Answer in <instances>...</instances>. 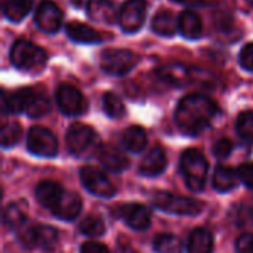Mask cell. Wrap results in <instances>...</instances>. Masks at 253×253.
<instances>
[{
  "label": "cell",
  "instance_id": "cell-1",
  "mask_svg": "<svg viewBox=\"0 0 253 253\" xmlns=\"http://www.w3.org/2000/svg\"><path fill=\"white\" fill-rule=\"evenodd\" d=\"M218 105L202 93L184 96L175 111V123L185 135H200L218 116Z\"/></svg>",
  "mask_w": 253,
  "mask_h": 253
},
{
  "label": "cell",
  "instance_id": "cell-2",
  "mask_svg": "<svg viewBox=\"0 0 253 253\" xmlns=\"http://www.w3.org/2000/svg\"><path fill=\"white\" fill-rule=\"evenodd\" d=\"M209 163L199 150H187L181 157V172L191 191H202L206 184Z\"/></svg>",
  "mask_w": 253,
  "mask_h": 253
},
{
  "label": "cell",
  "instance_id": "cell-3",
  "mask_svg": "<svg viewBox=\"0 0 253 253\" xmlns=\"http://www.w3.org/2000/svg\"><path fill=\"white\" fill-rule=\"evenodd\" d=\"M9 56H10V62L16 68L25 71L42 68L47 59L46 52L40 46L28 40H16L10 47Z\"/></svg>",
  "mask_w": 253,
  "mask_h": 253
},
{
  "label": "cell",
  "instance_id": "cell-4",
  "mask_svg": "<svg viewBox=\"0 0 253 253\" xmlns=\"http://www.w3.org/2000/svg\"><path fill=\"white\" fill-rule=\"evenodd\" d=\"M153 203L157 209L172 215H199L203 211V203L184 196H176L168 191H157L153 196Z\"/></svg>",
  "mask_w": 253,
  "mask_h": 253
},
{
  "label": "cell",
  "instance_id": "cell-5",
  "mask_svg": "<svg viewBox=\"0 0 253 253\" xmlns=\"http://www.w3.org/2000/svg\"><path fill=\"white\" fill-rule=\"evenodd\" d=\"M65 139H67L68 151L77 157L89 156L95 150L96 142H98V138L93 129L83 123L71 125L67 132Z\"/></svg>",
  "mask_w": 253,
  "mask_h": 253
},
{
  "label": "cell",
  "instance_id": "cell-6",
  "mask_svg": "<svg viewBox=\"0 0 253 253\" xmlns=\"http://www.w3.org/2000/svg\"><path fill=\"white\" fill-rule=\"evenodd\" d=\"M138 55L126 49H108L101 55L102 70L113 76H123L129 73L138 64Z\"/></svg>",
  "mask_w": 253,
  "mask_h": 253
},
{
  "label": "cell",
  "instance_id": "cell-7",
  "mask_svg": "<svg viewBox=\"0 0 253 253\" xmlns=\"http://www.w3.org/2000/svg\"><path fill=\"white\" fill-rule=\"evenodd\" d=\"M27 147L30 153L39 157H55L58 153V141L55 135L42 126H34L27 135Z\"/></svg>",
  "mask_w": 253,
  "mask_h": 253
},
{
  "label": "cell",
  "instance_id": "cell-8",
  "mask_svg": "<svg viewBox=\"0 0 253 253\" xmlns=\"http://www.w3.org/2000/svg\"><path fill=\"white\" fill-rule=\"evenodd\" d=\"M80 179L87 191H90L93 196L98 197H113L116 194V187L113 182L107 178V175L92 166H84L80 169Z\"/></svg>",
  "mask_w": 253,
  "mask_h": 253
},
{
  "label": "cell",
  "instance_id": "cell-9",
  "mask_svg": "<svg viewBox=\"0 0 253 253\" xmlns=\"http://www.w3.org/2000/svg\"><path fill=\"white\" fill-rule=\"evenodd\" d=\"M147 1L145 0H126L119 10L120 27L126 33H136L145 21Z\"/></svg>",
  "mask_w": 253,
  "mask_h": 253
},
{
  "label": "cell",
  "instance_id": "cell-10",
  "mask_svg": "<svg viewBox=\"0 0 253 253\" xmlns=\"http://www.w3.org/2000/svg\"><path fill=\"white\" fill-rule=\"evenodd\" d=\"M56 102L59 110L67 116H80L87 108L86 98L71 84H61L56 89Z\"/></svg>",
  "mask_w": 253,
  "mask_h": 253
},
{
  "label": "cell",
  "instance_id": "cell-11",
  "mask_svg": "<svg viewBox=\"0 0 253 253\" xmlns=\"http://www.w3.org/2000/svg\"><path fill=\"white\" fill-rule=\"evenodd\" d=\"M62 10L50 0H43L36 9L34 22L42 31L47 34L56 33L62 25Z\"/></svg>",
  "mask_w": 253,
  "mask_h": 253
},
{
  "label": "cell",
  "instance_id": "cell-12",
  "mask_svg": "<svg viewBox=\"0 0 253 253\" xmlns=\"http://www.w3.org/2000/svg\"><path fill=\"white\" fill-rule=\"evenodd\" d=\"M117 216H120V219H123L125 224L135 231H144L151 224L150 209L139 203H130L117 208Z\"/></svg>",
  "mask_w": 253,
  "mask_h": 253
},
{
  "label": "cell",
  "instance_id": "cell-13",
  "mask_svg": "<svg viewBox=\"0 0 253 253\" xmlns=\"http://www.w3.org/2000/svg\"><path fill=\"white\" fill-rule=\"evenodd\" d=\"M34 95H36V92L30 87H22V89H18L15 92H10V93L3 92L1 108L7 114H16V113L27 111Z\"/></svg>",
  "mask_w": 253,
  "mask_h": 253
},
{
  "label": "cell",
  "instance_id": "cell-14",
  "mask_svg": "<svg viewBox=\"0 0 253 253\" xmlns=\"http://www.w3.org/2000/svg\"><path fill=\"white\" fill-rule=\"evenodd\" d=\"M87 16L99 24H114L119 19V10L111 0H87Z\"/></svg>",
  "mask_w": 253,
  "mask_h": 253
},
{
  "label": "cell",
  "instance_id": "cell-15",
  "mask_svg": "<svg viewBox=\"0 0 253 253\" xmlns=\"http://www.w3.org/2000/svg\"><path fill=\"white\" fill-rule=\"evenodd\" d=\"M193 71L182 65V64H168L159 68L157 76L168 84L175 87H184L187 86L193 79Z\"/></svg>",
  "mask_w": 253,
  "mask_h": 253
},
{
  "label": "cell",
  "instance_id": "cell-16",
  "mask_svg": "<svg viewBox=\"0 0 253 253\" xmlns=\"http://www.w3.org/2000/svg\"><path fill=\"white\" fill-rule=\"evenodd\" d=\"M64 193H65V190L62 188V185H59L55 181H43L36 188L37 200L50 212L56 208V205L62 199Z\"/></svg>",
  "mask_w": 253,
  "mask_h": 253
},
{
  "label": "cell",
  "instance_id": "cell-17",
  "mask_svg": "<svg viewBox=\"0 0 253 253\" xmlns=\"http://www.w3.org/2000/svg\"><path fill=\"white\" fill-rule=\"evenodd\" d=\"M178 25H179V31L185 39L190 40H196L200 39L203 34V22L202 18L199 16L197 12L191 10V9H185L181 12L179 18H178Z\"/></svg>",
  "mask_w": 253,
  "mask_h": 253
},
{
  "label": "cell",
  "instance_id": "cell-18",
  "mask_svg": "<svg viewBox=\"0 0 253 253\" xmlns=\"http://www.w3.org/2000/svg\"><path fill=\"white\" fill-rule=\"evenodd\" d=\"M82 212V199L76 193L65 191L56 208L52 211L55 216L64 221H73L76 219Z\"/></svg>",
  "mask_w": 253,
  "mask_h": 253
},
{
  "label": "cell",
  "instance_id": "cell-19",
  "mask_svg": "<svg viewBox=\"0 0 253 253\" xmlns=\"http://www.w3.org/2000/svg\"><path fill=\"white\" fill-rule=\"evenodd\" d=\"M166 166H168V159L165 151L160 147H156L142 159L139 165V172L144 176H157L166 169Z\"/></svg>",
  "mask_w": 253,
  "mask_h": 253
},
{
  "label": "cell",
  "instance_id": "cell-20",
  "mask_svg": "<svg viewBox=\"0 0 253 253\" xmlns=\"http://www.w3.org/2000/svg\"><path fill=\"white\" fill-rule=\"evenodd\" d=\"M99 160L101 163L111 172H123L129 166L127 157L117 148L107 145L102 147L99 151Z\"/></svg>",
  "mask_w": 253,
  "mask_h": 253
},
{
  "label": "cell",
  "instance_id": "cell-21",
  "mask_svg": "<svg viewBox=\"0 0 253 253\" xmlns=\"http://www.w3.org/2000/svg\"><path fill=\"white\" fill-rule=\"evenodd\" d=\"M151 28L156 34L162 37H172L179 30V25L178 19L169 10H160L153 18Z\"/></svg>",
  "mask_w": 253,
  "mask_h": 253
},
{
  "label": "cell",
  "instance_id": "cell-22",
  "mask_svg": "<svg viewBox=\"0 0 253 253\" xmlns=\"http://www.w3.org/2000/svg\"><path fill=\"white\" fill-rule=\"evenodd\" d=\"M65 31L68 37L77 43H99L101 42V36L96 30L77 21L70 22L65 27Z\"/></svg>",
  "mask_w": 253,
  "mask_h": 253
},
{
  "label": "cell",
  "instance_id": "cell-23",
  "mask_svg": "<svg viewBox=\"0 0 253 253\" xmlns=\"http://www.w3.org/2000/svg\"><path fill=\"white\" fill-rule=\"evenodd\" d=\"M188 253H212L213 251V237L205 228H196L187 243Z\"/></svg>",
  "mask_w": 253,
  "mask_h": 253
},
{
  "label": "cell",
  "instance_id": "cell-24",
  "mask_svg": "<svg viewBox=\"0 0 253 253\" xmlns=\"http://www.w3.org/2000/svg\"><path fill=\"white\" fill-rule=\"evenodd\" d=\"M237 179L239 175L236 170H233V168L230 166H216L215 172H213V187L221 191V193H227L236 188L237 185Z\"/></svg>",
  "mask_w": 253,
  "mask_h": 253
},
{
  "label": "cell",
  "instance_id": "cell-25",
  "mask_svg": "<svg viewBox=\"0 0 253 253\" xmlns=\"http://www.w3.org/2000/svg\"><path fill=\"white\" fill-rule=\"evenodd\" d=\"M123 147L132 153H141L147 145V133L141 126H130L122 135Z\"/></svg>",
  "mask_w": 253,
  "mask_h": 253
},
{
  "label": "cell",
  "instance_id": "cell-26",
  "mask_svg": "<svg viewBox=\"0 0 253 253\" xmlns=\"http://www.w3.org/2000/svg\"><path fill=\"white\" fill-rule=\"evenodd\" d=\"M34 0H4L3 13L12 22L22 21L33 7Z\"/></svg>",
  "mask_w": 253,
  "mask_h": 253
},
{
  "label": "cell",
  "instance_id": "cell-27",
  "mask_svg": "<svg viewBox=\"0 0 253 253\" xmlns=\"http://www.w3.org/2000/svg\"><path fill=\"white\" fill-rule=\"evenodd\" d=\"M56 242H58V233L53 227L36 224V248L50 251L53 249Z\"/></svg>",
  "mask_w": 253,
  "mask_h": 253
},
{
  "label": "cell",
  "instance_id": "cell-28",
  "mask_svg": "<svg viewBox=\"0 0 253 253\" xmlns=\"http://www.w3.org/2000/svg\"><path fill=\"white\" fill-rule=\"evenodd\" d=\"M153 246L157 253H181L182 251L181 242L172 234H159L154 239Z\"/></svg>",
  "mask_w": 253,
  "mask_h": 253
},
{
  "label": "cell",
  "instance_id": "cell-29",
  "mask_svg": "<svg viewBox=\"0 0 253 253\" xmlns=\"http://www.w3.org/2000/svg\"><path fill=\"white\" fill-rule=\"evenodd\" d=\"M3 221H4V225L12 228V230H18L21 225H24L27 222V218H25V213L24 211L15 205V203H10L7 205V208L4 209V213H3Z\"/></svg>",
  "mask_w": 253,
  "mask_h": 253
},
{
  "label": "cell",
  "instance_id": "cell-30",
  "mask_svg": "<svg viewBox=\"0 0 253 253\" xmlns=\"http://www.w3.org/2000/svg\"><path fill=\"white\" fill-rule=\"evenodd\" d=\"M102 105H104V111L111 119H120V117L125 116V111H126L125 105H123L122 99L116 93H113V92H107L104 95Z\"/></svg>",
  "mask_w": 253,
  "mask_h": 253
},
{
  "label": "cell",
  "instance_id": "cell-31",
  "mask_svg": "<svg viewBox=\"0 0 253 253\" xmlns=\"http://www.w3.org/2000/svg\"><path fill=\"white\" fill-rule=\"evenodd\" d=\"M80 231L89 237H99L105 233V224L99 216L89 215L80 224Z\"/></svg>",
  "mask_w": 253,
  "mask_h": 253
},
{
  "label": "cell",
  "instance_id": "cell-32",
  "mask_svg": "<svg viewBox=\"0 0 253 253\" xmlns=\"http://www.w3.org/2000/svg\"><path fill=\"white\" fill-rule=\"evenodd\" d=\"M237 133L248 142H253V111H245L236 122Z\"/></svg>",
  "mask_w": 253,
  "mask_h": 253
},
{
  "label": "cell",
  "instance_id": "cell-33",
  "mask_svg": "<svg viewBox=\"0 0 253 253\" xmlns=\"http://www.w3.org/2000/svg\"><path fill=\"white\" fill-rule=\"evenodd\" d=\"M231 221L239 227H249L253 224V208L248 205L234 206L231 211Z\"/></svg>",
  "mask_w": 253,
  "mask_h": 253
},
{
  "label": "cell",
  "instance_id": "cell-34",
  "mask_svg": "<svg viewBox=\"0 0 253 253\" xmlns=\"http://www.w3.org/2000/svg\"><path fill=\"white\" fill-rule=\"evenodd\" d=\"M21 133H22V129L16 122H10V123L3 125V127H1V145L4 148L15 145L19 141Z\"/></svg>",
  "mask_w": 253,
  "mask_h": 253
},
{
  "label": "cell",
  "instance_id": "cell-35",
  "mask_svg": "<svg viewBox=\"0 0 253 253\" xmlns=\"http://www.w3.org/2000/svg\"><path fill=\"white\" fill-rule=\"evenodd\" d=\"M49 110H50L49 99L42 93H36L28 110H27V114L33 119H39V117H43L44 114H47Z\"/></svg>",
  "mask_w": 253,
  "mask_h": 253
},
{
  "label": "cell",
  "instance_id": "cell-36",
  "mask_svg": "<svg viewBox=\"0 0 253 253\" xmlns=\"http://www.w3.org/2000/svg\"><path fill=\"white\" fill-rule=\"evenodd\" d=\"M16 237L24 248H36V224L25 222L16 230Z\"/></svg>",
  "mask_w": 253,
  "mask_h": 253
},
{
  "label": "cell",
  "instance_id": "cell-37",
  "mask_svg": "<svg viewBox=\"0 0 253 253\" xmlns=\"http://www.w3.org/2000/svg\"><path fill=\"white\" fill-rule=\"evenodd\" d=\"M212 151H213L215 157H218V159H227L231 154V151H233V142L230 139H227V138H222V139H219V141L215 142Z\"/></svg>",
  "mask_w": 253,
  "mask_h": 253
},
{
  "label": "cell",
  "instance_id": "cell-38",
  "mask_svg": "<svg viewBox=\"0 0 253 253\" xmlns=\"http://www.w3.org/2000/svg\"><path fill=\"white\" fill-rule=\"evenodd\" d=\"M239 61L246 71H253V43H248L243 46L239 55Z\"/></svg>",
  "mask_w": 253,
  "mask_h": 253
},
{
  "label": "cell",
  "instance_id": "cell-39",
  "mask_svg": "<svg viewBox=\"0 0 253 253\" xmlns=\"http://www.w3.org/2000/svg\"><path fill=\"white\" fill-rule=\"evenodd\" d=\"M237 175L239 179L248 187L253 188V162L252 163H245L237 169Z\"/></svg>",
  "mask_w": 253,
  "mask_h": 253
},
{
  "label": "cell",
  "instance_id": "cell-40",
  "mask_svg": "<svg viewBox=\"0 0 253 253\" xmlns=\"http://www.w3.org/2000/svg\"><path fill=\"white\" fill-rule=\"evenodd\" d=\"M236 249L239 253H253V234L248 233L237 239Z\"/></svg>",
  "mask_w": 253,
  "mask_h": 253
},
{
  "label": "cell",
  "instance_id": "cell-41",
  "mask_svg": "<svg viewBox=\"0 0 253 253\" xmlns=\"http://www.w3.org/2000/svg\"><path fill=\"white\" fill-rule=\"evenodd\" d=\"M80 253H110L107 246H104L102 243L98 242H86L84 245H82Z\"/></svg>",
  "mask_w": 253,
  "mask_h": 253
},
{
  "label": "cell",
  "instance_id": "cell-42",
  "mask_svg": "<svg viewBox=\"0 0 253 253\" xmlns=\"http://www.w3.org/2000/svg\"><path fill=\"white\" fill-rule=\"evenodd\" d=\"M122 253H136L135 251H126V252H122Z\"/></svg>",
  "mask_w": 253,
  "mask_h": 253
},
{
  "label": "cell",
  "instance_id": "cell-43",
  "mask_svg": "<svg viewBox=\"0 0 253 253\" xmlns=\"http://www.w3.org/2000/svg\"><path fill=\"white\" fill-rule=\"evenodd\" d=\"M251 3H252V4H253V0H251Z\"/></svg>",
  "mask_w": 253,
  "mask_h": 253
}]
</instances>
